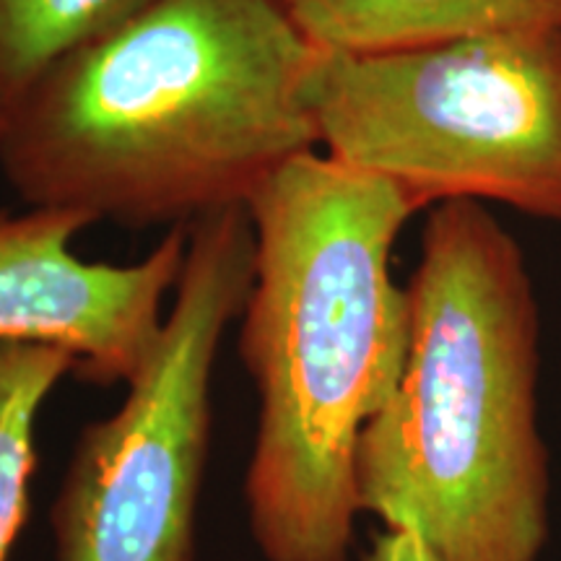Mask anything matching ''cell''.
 <instances>
[{
	"mask_svg": "<svg viewBox=\"0 0 561 561\" xmlns=\"http://www.w3.org/2000/svg\"><path fill=\"white\" fill-rule=\"evenodd\" d=\"M252 271L248 208L193 224L174 301L128 401L79 442L55 507L60 561H191L210 369Z\"/></svg>",
	"mask_w": 561,
	"mask_h": 561,
	"instance_id": "obj_5",
	"label": "cell"
},
{
	"mask_svg": "<svg viewBox=\"0 0 561 561\" xmlns=\"http://www.w3.org/2000/svg\"><path fill=\"white\" fill-rule=\"evenodd\" d=\"M157 0H0V121L66 55Z\"/></svg>",
	"mask_w": 561,
	"mask_h": 561,
	"instance_id": "obj_8",
	"label": "cell"
},
{
	"mask_svg": "<svg viewBox=\"0 0 561 561\" xmlns=\"http://www.w3.org/2000/svg\"><path fill=\"white\" fill-rule=\"evenodd\" d=\"M320 50L278 0H157L55 62L0 121V170L30 208L193 227L248 208L320 146Z\"/></svg>",
	"mask_w": 561,
	"mask_h": 561,
	"instance_id": "obj_1",
	"label": "cell"
},
{
	"mask_svg": "<svg viewBox=\"0 0 561 561\" xmlns=\"http://www.w3.org/2000/svg\"><path fill=\"white\" fill-rule=\"evenodd\" d=\"M405 289L409 356L359 439V510L413 530L437 561H536L549 471L525 252L483 203H439Z\"/></svg>",
	"mask_w": 561,
	"mask_h": 561,
	"instance_id": "obj_3",
	"label": "cell"
},
{
	"mask_svg": "<svg viewBox=\"0 0 561 561\" xmlns=\"http://www.w3.org/2000/svg\"><path fill=\"white\" fill-rule=\"evenodd\" d=\"M367 561H437L413 530H390L377 538Z\"/></svg>",
	"mask_w": 561,
	"mask_h": 561,
	"instance_id": "obj_10",
	"label": "cell"
},
{
	"mask_svg": "<svg viewBox=\"0 0 561 561\" xmlns=\"http://www.w3.org/2000/svg\"><path fill=\"white\" fill-rule=\"evenodd\" d=\"M312 107L328 157L392 182L416 208L502 203L561 224V24L320 53Z\"/></svg>",
	"mask_w": 561,
	"mask_h": 561,
	"instance_id": "obj_4",
	"label": "cell"
},
{
	"mask_svg": "<svg viewBox=\"0 0 561 561\" xmlns=\"http://www.w3.org/2000/svg\"><path fill=\"white\" fill-rule=\"evenodd\" d=\"M333 55L416 50L476 34L561 24V0H278Z\"/></svg>",
	"mask_w": 561,
	"mask_h": 561,
	"instance_id": "obj_7",
	"label": "cell"
},
{
	"mask_svg": "<svg viewBox=\"0 0 561 561\" xmlns=\"http://www.w3.org/2000/svg\"><path fill=\"white\" fill-rule=\"evenodd\" d=\"M87 227L91 219L68 208L0 210V341L62 348L87 380L130 382L164 325L191 227H172L130 265L73 255L70 240Z\"/></svg>",
	"mask_w": 561,
	"mask_h": 561,
	"instance_id": "obj_6",
	"label": "cell"
},
{
	"mask_svg": "<svg viewBox=\"0 0 561 561\" xmlns=\"http://www.w3.org/2000/svg\"><path fill=\"white\" fill-rule=\"evenodd\" d=\"M76 359L42 343L0 341V561H5L26 512L34 471V419L47 392Z\"/></svg>",
	"mask_w": 561,
	"mask_h": 561,
	"instance_id": "obj_9",
	"label": "cell"
},
{
	"mask_svg": "<svg viewBox=\"0 0 561 561\" xmlns=\"http://www.w3.org/2000/svg\"><path fill=\"white\" fill-rule=\"evenodd\" d=\"M416 210L392 182L318 151L248 203L255 271L240 351L261 396L248 496L271 561L346 559L359 439L409 356L392 250Z\"/></svg>",
	"mask_w": 561,
	"mask_h": 561,
	"instance_id": "obj_2",
	"label": "cell"
}]
</instances>
